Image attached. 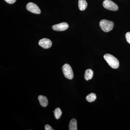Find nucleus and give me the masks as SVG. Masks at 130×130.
<instances>
[{
  "label": "nucleus",
  "instance_id": "nucleus-1",
  "mask_svg": "<svg viewBox=\"0 0 130 130\" xmlns=\"http://www.w3.org/2000/svg\"><path fill=\"white\" fill-rule=\"evenodd\" d=\"M104 58L109 66L113 69H117L119 66L118 60L112 55L107 54L104 56Z\"/></svg>",
  "mask_w": 130,
  "mask_h": 130
},
{
  "label": "nucleus",
  "instance_id": "nucleus-2",
  "mask_svg": "<svg viewBox=\"0 0 130 130\" xmlns=\"http://www.w3.org/2000/svg\"><path fill=\"white\" fill-rule=\"evenodd\" d=\"M114 24L112 21H109L107 20L103 19L100 22V26L101 29L105 32H109L112 30Z\"/></svg>",
  "mask_w": 130,
  "mask_h": 130
},
{
  "label": "nucleus",
  "instance_id": "nucleus-3",
  "mask_svg": "<svg viewBox=\"0 0 130 130\" xmlns=\"http://www.w3.org/2000/svg\"><path fill=\"white\" fill-rule=\"evenodd\" d=\"M63 74L67 79H72L73 78L74 75L72 68L68 64H65L62 67Z\"/></svg>",
  "mask_w": 130,
  "mask_h": 130
},
{
  "label": "nucleus",
  "instance_id": "nucleus-4",
  "mask_svg": "<svg viewBox=\"0 0 130 130\" xmlns=\"http://www.w3.org/2000/svg\"><path fill=\"white\" fill-rule=\"evenodd\" d=\"M103 6L106 9L112 11H116L118 9V6L111 0H105L103 3Z\"/></svg>",
  "mask_w": 130,
  "mask_h": 130
},
{
  "label": "nucleus",
  "instance_id": "nucleus-5",
  "mask_svg": "<svg viewBox=\"0 0 130 130\" xmlns=\"http://www.w3.org/2000/svg\"><path fill=\"white\" fill-rule=\"evenodd\" d=\"M26 9L29 11L36 14H40L41 13V11L40 8L36 5L33 3L30 2L28 3L26 6Z\"/></svg>",
  "mask_w": 130,
  "mask_h": 130
},
{
  "label": "nucleus",
  "instance_id": "nucleus-6",
  "mask_svg": "<svg viewBox=\"0 0 130 130\" xmlns=\"http://www.w3.org/2000/svg\"><path fill=\"white\" fill-rule=\"evenodd\" d=\"M69 28V25L66 22L61 23L53 26V29L57 31H63Z\"/></svg>",
  "mask_w": 130,
  "mask_h": 130
},
{
  "label": "nucleus",
  "instance_id": "nucleus-7",
  "mask_svg": "<svg viewBox=\"0 0 130 130\" xmlns=\"http://www.w3.org/2000/svg\"><path fill=\"white\" fill-rule=\"evenodd\" d=\"M38 44L43 48L48 49L51 47L52 46V43L49 39L44 38L40 40Z\"/></svg>",
  "mask_w": 130,
  "mask_h": 130
},
{
  "label": "nucleus",
  "instance_id": "nucleus-8",
  "mask_svg": "<svg viewBox=\"0 0 130 130\" xmlns=\"http://www.w3.org/2000/svg\"><path fill=\"white\" fill-rule=\"evenodd\" d=\"M38 99L40 105L42 107H46L48 105V101L46 96L40 95L38 96Z\"/></svg>",
  "mask_w": 130,
  "mask_h": 130
},
{
  "label": "nucleus",
  "instance_id": "nucleus-9",
  "mask_svg": "<svg viewBox=\"0 0 130 130\" xmlns=\"http://www.w3.org/2000/svg\"><path fill=\"white\" fill-rule=\"evenodd\" d=\"M78 4L79 9L81 11L85 10L88 6V3L86 0H79Z\"/></svg>",
  "mask_w": 130,
  "mask_h": 130
},
{
  "label": "nucleus",
  "instance_id": "nucleus-10",
  "mask_svg": "<svg viewBox=\"0 0 130 130\" xmlns=\"http://www.w3.org/2000/svg\"><path fill=\"white\" fill-rule=\"evenodd\" d=\"M93 76V72L91 69L86 70L85 73V78L86 81L92 79Z\"/></svg>",
  "mask_w": 130,
  "mask_h": 130
},
{
  "label": "nucleus",
  "instance_id": "nucleus-11",
  "mask_svg": "<svg viewBox=\"0 0 130 130\" xmlns=\"http://www.w3.org/2000/svg\"><path fill=\"white\" fill-rule=\"evenodd\" d=\"M69 130H77V121L75 119H72L70 121L69 124Z\"/></svg>",
  "mask_w": 130,
  "mask_h": 130
},
{
  "label": "nucleus",
  "instance_id": "nucleus-12",
  "mask_svg": "<svg viewBox=\"0 0 130 130\" xmlns=\"http://www.w3.org/2000/svg\"><path fill=\"white\" fill-rule=\"evenodd\" d=\"M96 98V95L94 93H90L86 97V100L89 102H93L94 101Z\"/></svg>",
  "mask_w": 130,
  "mask_h": 130
},
{
  "label": "nucleus",
  "instance_id": "nucleus-13",
  "mask_svg": "<svg viewBox=\"0 0 130 130\" xmlns=\"http://www.w3.org/2000/svg\"><path fill=\"white\" fill-rule=\"evenodd\" d=\"M54 113L55 118L56 119H59L60 118L61 116L62 115V112L60 108H57L54 111Z\"/></svg>",
  "mask_w": 130,
  "mask_h": 130
},
{
  "label": "nucleus",
  "instance_id": "nucleus-14",
  "mask_svg": "<svg viewBox=\"0 0 130 130\" xmlns=\"http://www.w3.org/2000/svg\"><path fill=\"white\" fill-rule=\"evenodd\" d=\"M125 37L127 42L130 44V32H127L126 34Z\"/></svg>",
  "mask_w": 130,
  "mask_h": 130
},
{
  "label": "nucleus",
  "instance_id": "nucleus-15",
  "mask_svg": "<svg viewBox=\"0 0 130 130\" xmlns=\"http://www.w3.org/2000/svg\"><path fill=\"white\" fill-rule=\"evenodd\" d=\"M5 1L9 4H12L16 2V0H5Z\"/></svg>",
  "mask_w": 130,
  "mask_h": 130
},
{
  "label": "nucleus",
  "instance_id": "nucleus-16",
  "mask_svg": "<svg viewBox=\"0 0 130 130\" xmlns=\"http://www.w3.org/2000/svg\"><path fill=\"white\" fill-rule=\"evenodd\" d=\"M45 129L46 130H53L54 129L50 125L47 124L45 125Z\"/></svg>",
  "mask_w": 130,
  "mask_h": 130
}]
</instances>
